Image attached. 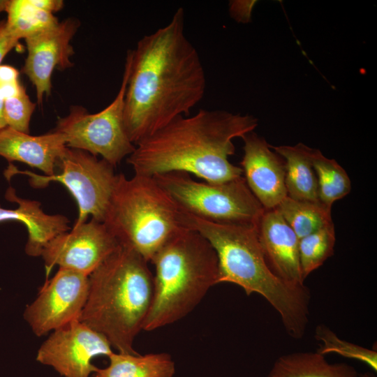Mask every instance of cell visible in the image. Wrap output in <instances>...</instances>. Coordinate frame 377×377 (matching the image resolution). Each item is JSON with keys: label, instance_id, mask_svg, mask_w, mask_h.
<instances>
[{"label": "cell", "instance_id": "cb8c5ba5", "mask_svg": "<svg viewBox=\"0 0 377 377\" xmlns=\"http://www.w3.org/2000/svg\"><path fill=\"white\" fill-rule=\"evenodd\" d=\"M335 242L333 223L300 239L299 258L304 281L333 255Z\"/></svg>", "mask_w": 377, "mask_h": 377}, {"label": "cell", "instance_id": "83f0119b", "mask_svg": "<svg viewBox=\"0 0 377 377\" xmlns=\"http://www.w3.org/2000/svg\"><path fill=\"white\" fill-rule=\"evenodd\" d=\"M19 41L9 31L6 20L0 21V65L8 53L19 46Z\"/></svg>", "mask_w": 377, "mask_h": 377}, {"label": "cell", "instance_id": "7c38bea8", "mask_svg": "<svg viewBox=\"0 0 377 377\" xmlns=\"http://www.w3.org/2000/svg\"><path fill=\"white\" fill-rule=\"evenodd\" d=\"M119 246L105 225L91 218L54 237L41 256L47 275L59 266L89 276Z\"/></svg>", "mask_w": 377, "mask_h": 377}, {"label": "cell", "instance_id": "d4e9b609", "mask_svg": "<svg viewBox=\"0 0 377 377\" xmlns=\"http://www.w3.org/2000/svg\"><path fill=\"white\" fill-rule=\"evenodd\" d=\"M315 338L320 342L317 352L321 355L336 353L347 358L365 363L377 371V352L340 339L324 324L318 325L315 330Z\"/></svg>", "mask_w": 377, "mask_h": 377}, {"label": "cell", "instance_id": "1f68e13d", "mask_svg": "<svg viewBox=\"0 0 377 377\" xmlns=\"http://www.w3.org/2000/svg\"><path fill=\"white\" fill-rule=\"evenodd\" d=\"M10 0H0V13L6 12Z\"/></svg>", "mask_w": 377, "mask_h": 377}, {"label": "cell", "instance_id": "3957f363", "mask_svg": "<svg viewBox=\"0 0 377 377\" xmlns=\"http://www.w3.org/2000/svg\"><path fill=\"white\" fill-rule=\"evenodd\" d=\"M186 224L214 249L219 265L218 283L240 286L246 295L263 296L279 314L289 336L301 339L309 324L311 294L305 286H293L271 271L264 257L256 225L221 223L186 213Z\"/></svg>", "mask_w": 377, "mask_h": 377}, {"label": "cell", "instance_id": "5b68a950", "mask_svg": "<svg viewBox=\"0 0 377 377\" xmlns=\"http://www.w3.org/2000/svg\"><path fill=\"white\" fill-rule=\"evenodd\" d=\"M152 302L143 330L172 324L191 312L208 290L218 284L216 253L199 232L186 229L154 256Z\"/></svg>", "mask_w": 377, "mask_h": 377}, {"label": "cell", "instance_id": "ffe728a7", "mask_svg": "<svg viewBox=\"0 0 377 377\" xmlns=\"http://www.w3.org/2000/svg\"><path fill=\"white\" fill-rule=\"evenodd\" d=\"M108 358V366L98 368L91 377H172L175 373V362L165 353H112Z\"/></svg>", "mask_w": 377, "mask_h": 377}, {"label": "cell", "instance_id": "ac0fdd59", "mask_svg": "<svg viewBox=\"0 0 377 377\" xmlns=\"http://www.w3.org/2000/svg\"><path fill=\"white\" fill-rule=\"evenodd\" d=\"M284 160L287 196L299 200L320 201L313 167V148L303 143L272 147Z\"/></svg>", "mask_w": 377, "mask_h": 377}, {"label": "cell", "instance_id": "2e32d148", "mask_svg": "<svg viewBox=\"0 0 377 377\" xmlns=\"http://www.w3.org/2000/svg\"><path fill=\"white\" fill-rule=\"evenodd\" d=\"M67 147L64 135L54 129L31 135L8 126L0 130V156L8 161H19L38 169L44 175L56 174Z\"/></svg>", "mask_w": 377, "mask_h": 377}, {"label": "cell", "instance_id": "484cf974", "mask_svg": "<svg viewBox=\"0 0 377 377\" xmlns=\"http://www.w3.org/2000/svg\"><path fill=\"white\" fill-rule=\"evenodd\" d=\"M36 103L29 98L25 87L15 96L3 100V117L6 126L17 131L29 133V124Z\"/></svg>", "mask_w": 377, "mask_h": 377}, {"label": "cell", "instance_id": "7a4b0ae2", "mask_svg": "<svg viewBox=\"0 0 377 377\" xmlns=\"http://www.w3.org/2000/svg\"><path fill=\"white\" fill-rule=\"evenodd\" d=\"M257 126L252 115L201 109L194 115L175 118L138 142L127 163L136 175L180 172L209 183L226 182L243 176L241 167L229 161L235 151L233 139Z\"/></svg>", "mask_w": 377, "mask_h": 377}, {"label": "cell", "instance_id": "277c9868", "mask_svg": "<svg viewBox=\"0 0 377 377\" xmlns=\"http://www.w3.org/2000/svg\"><path fill=\"white\" fill-rule=\"evenodd\" d=\"M148 263L119 244L89 276L80 320L104 335L119 353L137 355L135 337L143 329L154 294Z\"/></svg>", "mask_w": 377, "mask_h": 377}, {"label": "cell", "instance_id": "4dcf8cb0", "mask_svg": "<svg viewBox=\"0 0 377 377\" xmlns=\"http://www.w3.org/2000/svg\"><path fill=\"white\" fill-rule=\"evenodd\" d=\"M3 100L0 96V130L7 126L3 117Z\"/></svg>", "mask_w": 377, "mask_h": 377}, {"label": "cell", "instance_id": "5bb4252c", "mask_svg": "<svg viewBox=\"0 0 377 377\" xmlns=\"http://www.w3.org/2000/svg\"><path fill=\"white\" fill-rule=\"evenodd\" d=\"M240 162L246 183L265 209H275L287 196L283 158L253 131L244 135Z\"/></svg>", "mask_w": 377, "mask_h": 377}, {"label": "cell", "instance_id": "f546056e", "mask_svg": "<svg viewBox=\"0 0 377 377\" xmlns=\"http://www.w3.org/2000/svg\"><path fill=\"white\" fill-rule=\"evenodd\" d=\"M35 3L45 10L54 14L62 9L64 2L62 0H34Z\"/></svg>", "mask_w": 377, "mask_h": 377}, {"label": "cell", "instance_id": "f1b7e54d", "mask_svg": "<svg viewBox=\"0 0 377 377\" xmlns=\"http://www.w3.org/2000/svg\"><path fill=\"white\" fill-rule=\"evenodd\" d=\"M250 5L248 1H235L231 4V14L239 21H246L249 17Z\"/></svg>", "mask_w": 377, "mask_h": 377}, {"label": "cell", "instance_id": "e0dca14e", "mask_svg": "<svg viewBox=\"0 0 377 377\" xmlns=\"http://www.w3.org/2000/svg\"><path fill=\"white\" fill-rule=\"evenodd\" d=\"M5 197L8 200L17 203L18 207L13 209L0 207V223L14 221L25 225L28 232L25 252L29 256H41L50 240L71 229L66 216L45 213L40 202L18 197L12 187L7 189Z\"/></svg>", "mask_w": 377, "mask_h": 377}, {"label": "cell", "instance_id": "9a60e30c", "mask_svg": "<svg viewBox=\"0 0 377 377\" xmlns=\"http://www.w3.org/2000/svg\"><path fill=\"white\" fill-rule=\"evenodd\" d=\"M256 228L271 271L286 283L304 286L299 258L300 239L278 210L265 209Z\"/></svg>", "mask_w": 377, "mask_h": 377}, {"label": "cell", "instance_id": "9c48e42d", "mask_svg": "<svg viewBox=\"0 0 377 377\" xmlns=\"http://www.w3.org/2000/svg\"><path fill=\"white\" fill-rule=\"evenodd\" d=\"M58 168L59 173L46 176L28 170L20 171L10 164L4 175L8 179L15 174L26 175L34 188H45L50 182H58L76 200L78 216L74 226L87 221L89 215L103 222L117 179L114 167L87 151L67 147Z\"/></svg>", "mask_w": 377, "mask_h": 377}, {"label": "cell", "instance_id": "8fae6325", "mask_svg": "<svg viewBox=\"0 0 377 377\" xmlns=\"http://www.w3.org/2000/svg\"><path fill=\"white\" fill-rule=\"evenodd\" d=\"M112 353L104 335L75 320L53 331L39 348L36 360L64 377H89L98 369L92 359Z\"/></svg>", "mask_w": 377, "mask_h": 377}, {"label": "cell", "instance_id": "ba28073f", "mask_svg": "<svg viewBox=\"0 0 377 377\" xmlns=\"http://www.w3.org/2000/svg\"><path fill=\"white\" fill-rule=\"evenodd\" d=\"M131 67L128 52L123 78L114 100L104 109L91 114L82 106L73 105L69 113L58 117L55 131L61 133L68 148L98 155L115 167L131 155L135 145L130 140L124 126V97Z\"/></svg>", "mask_w": 377, "mask_h": 377}, {"label": "cell", "instance_id": "603a6c76", "mask_svg": "<svg viewBox=\"0 0 377 377\" xmlns=\"http://www.w3.org/2000/svg\"><path fill=\"white\" fill-rule=\"evenodd\" d=\"M312 163L317 178L318 200L332 207L335 201L350 193L349 176L334 159L327 158L316 149H313Z\"/></svg>", "mask_w": 377, "mask_h": 377}, {"label": "cell", "instance_id": "8992f818", "mask_svg": "<svg viewBox=\"0 0 377 377\" xmlns=\"http://www.w3.org/2000/svg\"><path fill=\"white\" fill-rule=\"evenodd\" d=\"M119 244L151 262L172 237L186 229V214L154 177L118 174L103 221Z\"/></svg>", "mask_w": 377, "mask_h": 377}, {"label": "cell", "instance_id": "4316f807", "mask_svg": "<svg viewBox=\"0 0 377 377\" xmlns=\"http://www.w3.org/2000/svg\"><path fill=\"white\" fill-rule=\"evenodd\" d=\"M22 87L17 68L10 65H0V96L3 100L17 95Z\"/></svg>", "mask_w": 377, "mask_h": 377}, {"label": "cell", "instance_id": "d6a6232c", "mask_svg": "<svg viewBox=\"0 0 377 377\" xmlns=\"http://www.w3.org/2000/svg\"><path fill=\"white\" fill-rule=\"evenodd\" d=\"M361 375H362V377H376L374 374H371V373H365Z\"/></svg>", "mask_w": 377, "mask_h": 377}, {"label": "cell", "instance_id": "4fadbf2b", "mask_svg": "<svg viewBox=\"0 0 377 377\" xmlns=\"http://www.w3.org/2000/svg\"><path fill=\"white\" fill-rule=\"evenodd\" d=\"M80 26L75 18H67L56 25L26 38L27 57L22 73L36 89L37 104L41 105L51 94L52 75L55 68L64 71L73 66L71 42Z\"/></svg>", "mask_w": 377, "mask_h": 377}, {"label": "cell", "instance_id": "52a82bcc", "mask_svg": "<svg viewBox=\"0 0 377 377\" xmlns=\"http://www.w3.org/2000/svg\"><path fill=\"white\" fill-rule=\"evenodd\" d=\"M153 177L184 212L202 219L256 225L265 210L243 176L220 184L197 182L180 172Z\"/></svg>", "mask_w": 377, "mask_h": 377}, {"label": "cell", "instance_id": "d6986e66", "mask_svg": "<svg viewBox=\"0 0 377 377\" xmlns=\"http://www.w3.org/2000/svg\"><path fill=\"white\" fill-rule=\"evenodd\" d=\"M267 377H362L345 363H330L316 352H296L279 357Z\"/></svg>", "mask_w": 377, "mask_h": 377}, {"label": "cell", "instance_id": "7402d4cb", "mask_svg": "<svg viewBox=\"0 0 377 377\" xmlns=\"http://www.w3.org/2000/svg\"><path fill=\"white\" fill-rule=\"evenodd\" d=\"M6 12L7 27L19 40L59 23L54 14L38 6L34 0H10Z\"/></svg>", "mask_w": 377, "mask_h": 377}, {"label": "cell", "instance_id": "44dd1931", "mask_svg": "<svg viewBox=\"0 0 377 377\" xmlns=\"http://www.w3.org/2000/svg\"><path fill=\"white\" fill-rule=\"evenodd\" d=\"M300 239L332 223L331 207L286 196L275 208Z\"/></svg>", "mask_w": 377, "mask_h": 377}, {"label": "cell", "instance_id": "6da1fadb", "mask_svg": "<svg viewBox=\"0 0 377 377\" xmlns=\"http://www.w3.org/2000/svg\"><path fill=\"white\" fill-rule=\"evenodd\" d=\"M185 14L144 36L131 52L124 121L135 145L171 121L187 116L203 98L206 75L199 54L186 37Z\"/></svg>", "mask_w": 377, "mask_h": 377}, {"label": "cell", "instance_id": "30bf717a", "mask_svg": "<svg viewBox=\"0 0 377 377\" xmlns=\"http://www.w3.org/2000/svg\"><path fill=\"white\" fill-rule=\"evenodd\" d=\"M89 276L59 268L46 280L36 300L28 305L24 318L33 332L41 337L79 320L87 302Z\"/></svg>", "mask_w": 377, "mask_h": 377}]
</instances>
